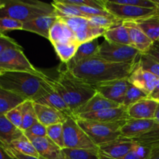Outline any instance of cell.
Listing matches in <instances>:
<instances>
[{
  "mask_svg": "<svg viewBox=\"0 0 159 159\" xmlns=\"http://www.w3.org/2000/svg\"><path fill=\"white\" fill-rule=\"evenodd\" d=\"M138 61L114 63L96 56L67 70L81 80L95 85L109 81L127 79L134 71Z\"/></svg>",
  "mask_w": 159,
  "mask_h": 159,
  "instance_id": "1",
  "label": "cell"
},
{
  "mask_svg": "<svg viewBox=\"0 0 159 159\" xmlns=\"http://www.w3.org/2000/svg\"><path fill=\"white\" fill-rule=\"evenodd\" d=\"M0 88L11 92L25 100L37 102L52 89L49 78L43 74L26 71L0 73Z\"/></svg>",
  "mask_w": 159,
  "mask_h": 159,
  "instance_id": "2",
  "label": "cell"
},
{
  "mask_svg": "<svg viewBox=\"0 0 159 159\" xmlns=\"http://www.w3.org/2000/svg\"><path fill=\"white\" fill-rule=\"evenodd\" d=\"M49 83L66 102L73 116L96 93L93 85L79 79L66 68L59 70L56 79L49 78Z\"/></svg>",
  "mask_w": 159,
  "mask_h": 159,
  "instance_id": "3",
  "label": "cell"
},
{
  "mask_svg": "<svg viewBox=\"0 0 159 159\" xmlns=\"http://www.w3.org/2000/svg\"><path fill=\"white\" fill-rule=\"evenodd\" d=\"M0 18L7 17L25 23L47 16H55L52 3L34 0H6L2 1Z\"/></svg>",
  "mask_w": 159,
  "mask_h": 159,
  "instance_id": "4",
  "label": "cell"
},
{
  "mask_svg": "<svg viewBox=\"0 0 159 159\" xmlns=\"http://www.w3.org/2000/svg\"><path fill=\"white\" fill-rule=\"evenodd\" d=\"M75 120L97 147L119 139L121 137L120 127L126 121L105 123L89 120Z\"/></svg>",
  "mask_w": 159,
  "mask_h": 159,
  "instance_id": "5",
  "label": "cell"
},
{
  "mask_svg": "<svg viewBox=\"0 0 159 159\" xmlns=\"http://www.w3.org/2000/svg\"><path fill=\"white\" fill-rule=\"evenodd\" d=\"M141 52L129 45L118 44L104 40L99 44L97 57L114 63H133L138 61Z\"/></svg>",
  "mask_w": 159,
  "mask_h": 159,
  "instance_id": "6",
  "label": "cell"
},
{
  "mask_svg": "<svg viewBox=\"0 0 159 159\" xmlns=\"http://www.w3.org/2000/svg\"><path fill=\"white\" fill-rule=\"evenodd\" d=\"M8 71H26L40 74L23 51V48H7L0 53V73Z\"/></svg>",
  "mask_w": 159,
  "mask_h": 159,
  "instance_id": "7",
  "label": "cell"
},
{
  "mask_svg": "<svg viewBox=\"0 0 159 159\" xmlns=\"http://www.w3.org/2000/svg\"><path fill=\"white\" fill-rule=\"evenodd\" d=\"M65 148L98 149L87 134L78 124L75 118L68 117L63 123Z\"/></svg>",
  "mask_w": 159,
  "mask_h": 159,
  "instance_id": "8",
  "label": "cell"
},
{
  "mask_svg": "<svg viewBox=\"0 0 159 159\" xmlns=\"http://www.w3.org/2000/svg\"><path fill=\"white\" fill-rule=\"evenodd\" d=\"M104 5L105 9L112 16L122 21H137L156 15L159 12L158 9H148L130 5L119 4L115 2L113 0H105Z\"/></svg>",
  "mask_w": 159,
  "mask_h": 159,
  "instance_id": "9",
  "label": "cell"
},
{
  "mask_svg": "<svg viewBox=\"0 0 159 159\" xmlns=\"http://www.w3.org/2000/svg\"><path fill=\"white\" fill-rule=\"evenodd\" d=\"M130 82L128 78L102 82L93 85L96 93L116 103L122 105Z\"/></svg>",
  "mask_w": 159,
  "mask_h": 159,
  "instance_id": "10",
  "label": "cell"
},
{
  "mask_svg": "<svg viewBox=\"0 0 159 159\" xmlns=\"http://www.w3.org/2000/svg\"><path fill=\"white\" fill-rule=\"evenodd\" d=\"M75 118L105 123L121 122L130 119L127 113V108L123 105H120L118 107L105 109L93 113H82L75 116Z\"/></svg>",
  "mask_w": 159,
  "mask_h": 159,
  "instance_id": "11",
  "label": "cell"
},
{
  "mask_svg": "<svg viewBox=\"0 0 159 159\" xmlns=\"http://www.w3.org/2000/svg\"><path fill=\"white\" fill-rule=\"evenodd\" d=\"M155 120H152L128 119L120 127L121 137L120 138L130 140L145 134L153 128Z\"/></svg>",
  "mask_w": 159,
  "mask_h": 159,
  "instance_id": "12",
  "label": "cell"
},
{
  "mask_svg": "<svg viewBox=\"0 0 159 159\" xmlns=\"http://www.w3.org/2000/svg\"><path fill=\"white\" fill-rule=\"evenodd\" d=\"M159 78L141 68L138 61L136 67L128 77V81L132 85L142 90L150 96L155 89Z\"/></svg>",
  "mask_w": 159,
  "mask_h": 159,
  "instance_id": "13",
  "label": "cell"
},
{
  "mask_svg": "<svg viewBox=\"0 0 159 159\" xmlns=\"http://www.w3.org/2000/svg\"><path fill=\"white\" fill-rule=\"evenodd\" d=\"M34 144L40 159H65L63 150L48 137L28 138Z\"/></svg>",
  "mask_w": 159,
  "mask_h": 159,
  "instance_id": "14",
  "label": "cell"
},
{
  "mask_svg": "<svg viewBox=\"0 0 159 159\" xmlns=\"http://www.w3.org/2000/svg\"><path fill=\"white\" fill-rule=\"evenodd\" d=\"M135 143L127 140L120 139L99 147V153L100 159H119L125 156L132 150Z\"/></svg>",
  "mask_w": 159,
  "mask_h": 159,
  "instance_id": "15",
  "label": "cell"
},
{
  "mask_svg": "<svg viewBox=\"0 0 159 159\" xmlns=\"http://www.w3.org/2000/svg\"><path fill=\"white\" fill-rule=\"evenodd\" d=\"M159 102L150 98L141 99L127 107L130 119L152 120L155 118Z\"/></svg>",
  "mask_w": 159,
  "mask_h": 159,
  "instance_id": "16",
  "label": "cell"
},
{
  "mask_svg": "<svg viewBox=\"0 0 159 159\" xmlns=\"http://www.w3.org/2000/svg\"><path fill=\"white\" fill-rule=\"evenodd\" d=\"M34 107L37 120L45 127L63 124L68 117L59 110L44 104L34 102Z\"/></svg>",
  "mask_w": 159,
  "mask_h": 159,
  "instance_id": "17",
  "label": "cell"
},
{
  "mask_svg": "<svg viewBox=\"0 0 159 159\" xmlns=\"http://www.w3.org/2000/svg\"><path fill=\"white\" fill-rule=\"evenodd\" d=\"M123 23L128 31L131 46L139 51L141 54H145L154 42L141 30L134 21H124Z\"/></svg>",
  "mask_w": 159,
  "mask_h": 159,
  "instance_id": "18",
  "label": "cell"
},
{
  "mask_svg": "<svg viewBox=\"0 0 159 159\" xmlns=\"http://www.w3.org/2000/svg\"><path fill=\"white\" fill-rule=\"evenodd\" d=\"M57 20H58V17L56 16L39 17V18L23 23L22 30L34 33L48 40L50 30Z\"/></svg>",
  "mask_w": 159,
  "mask_h": 159,
  "instance_id": "19",
  "label": "cell"
},
{
  "mask_svg": "<svg viewBox=\"0 0 159 159\" xmlns=\"http://www.w3.org/2000/svg\"><path fill=\"white\" fill-rule=\"evenodd\" d=\"M99 48V44L98 42V39H94L90 41L81 43L72 59L65 65H66L65 68L70 69L71 68L79 65V63L87 60V59L97 56Z\"/></svg>",
  "mask_w": 159,
  "mask_h": 159,
  "instance_id": "20",
  "label": "cell"
},
{
  "mask_svg": "<svg viewBox=\"0 0 159 159\" xmlns=\"http://www.w3.org/2000/svg\"><path fill=\"white\" fill-rule=\"evenodd\" d=\"M23 134V132L9 122L5 115L0 116V146L5 149L7 148L12 141Z\"/></svg>",
  "mask_w": 159,
  "mask_h": 159,
  "instance_id": "21",
  "label": "cell"
},
{
  "mask_svg": "<svg viewBox=\"0 0 159 159\" xmlns=\"http://www.w3.org/2000/svg\"><path fill=\"white\" fill-rule=\"evenodd\" d=\"M48 40H50L52 45L55 43L77 41L75 33L59 18L50 30Z\"/></svg>",
  "mask_w": 159,
  "mask_h": 159,
  "instance_id": "22",
  "label": "cell"
},
{
  "mask_svg": "<svg viewBox=\"0 0 159 159\" xmlns=\"http://www.w3.org/2000/svg\"><path fill=\"white\" fill-rule=\"evenodd\" d=\"M120 104L116 103L110 99H107L99 93H96L88 102L81 107L75 113V116L79 114L87 113H93V112L100 111L108 108H114V107H120Z\"/></svg>",
  "mask_w": 159,
  "mask_h": 159,
  "instance_id": "23",
  "label": "cell"
},
{
  "mask_svg": "<svg viewBox=\"0 0 159 159\" xmlns=\"http://www.w3.org/2000/svg\"><path fill=\"white\" fill-rule=\"evenodd\" d=\"M38 102V103L49 106V107H53V108L61 111L68 117H74L72 112L71 111L68 106L64 101V99L61 97L60 95L53 89V87L41 99H39L37 102Z\"/></svg>",
  "mask_w": 159,
  "mask_h": 159,
  "instance_id": "24",
  "label": "cell"
},
{
  "mask_svg": "<svg viewBox=\"0 0 159 159\" xmlns=\"http://www.w3.org/2000/svg\"><path fill=\"white\" fill-rule=\"evenodd\" d=\"M154 120H155V124L153 128L150 131H148L142 136L130 140H127V141H132V142H134L136 144H140V145L144 146V147L149 148L153 147V146L159 144V104Z\"/></svg>",
  "mask_w": 159,
  "mask_h": 159,
  "instance_id": "25",
  "label": "cell"
},
{
  "mask_svg": "<svg viewBox=\"0 0 159 159\" xmlns=\"http://www.w3.org/2000/svg\"><path fill=\"white\" fill-rule=\"evenodd\" d=\"M134 22L152 41H159V12Z\"/></svg>",
  "mask_w": 159,
  "mask_h": 159,
  "instance_id": "26",
  "label": "cell"
},
{
  "mask_svg": "<svg viewBox=\"0 0 159 159\" xmlns=\"http://www.w3.org/2000/svg\"><path fill=\"white\" fill-rule=\"evenodd\" d=\"M103 37L106 40L111 43L131 46L128 31L124 23L107 30Z\"/></svg>",
  "mask_w": 159,
  "mask_h": 159,
  "instance_id": "27",
  "label": "cell"
},
{
  "mask_svg": "<svg viewBox=\"0 0 159 159\" xmlns=\"http://www.w3.org/2000/svg\"><path fill=\"white\" fill-rule=\"evenodd\" d=\"M24 101L26 100L23 98L0 88V116L5 115Z\"/></svg>",
  "mask_w": 159,
  "mask_h": 159,
  "instance_id": "28",
  "label": "cell"
},
{
  "mask_svg": "<svg viewBox=\"0 0 159 159\" xmlns=\"http://www.w3.org/2000/svg\"><path fill=\"white\" fill-rule=\"evenodd\" d=\"M53 6L55 9V16L58 18L61 17H84L88 18L86 15L79 10L77 7L72 5L68 4L61 0H55L52 2Z\"/></svg>",
  "mask_w": 159,
  "mask_h": 159,
  "instance_id": "29",
  "label": "cell"
},
{
  "mask_svg": "<svg viewBox=\"0 0 159 159\" xmlns=\"http://www.w3.org/2000/svg\"><path fill=\"white\" fill-rule=\"evenodd\" d=\"M79 45L80 44L77 41H71L68 43H55L53 44V46L62 63L66 65L74 57Z\"/></svg>",
  "mask_w": 159,
  "mask_h": 159,
  "instance_id": "30",
  "label": "cell"
},
{
  "mask_svg": "<svg viewBox=\"0 0 159 159\" xmlns=\"http://www.w3.org/2000/svg\"><path fill=\"white\" fill-rule=\"evenodd\" d=\"M9 148L13 149L16 152L23 154V155L40 158V156H39L36 148H34V144L28 139L27 137L25 136L24 134L19 138L18 139L12 141V143Z\"/></svg>",
  "mask_w": 159,
  "mask_h": 159,
  "instance_id": "31",
  "label": "cell"
},
{
  "mask_svg": "<svg viewBox=\"0 0 159 159\" xmlns=\"http://www.w3.org/2000/svg\"><path fill=\"white\" fill-rule=\"evenodd\" d=\"M22 106H23V121H22L21 130L24 132L38 120L34 110V102L30 100H26L23 102Z\"/></svg>",
  "mask_w": 159,
  "mask_h": 159,
  "instance_id": "32",
  "label": "cell"
},
{
  "mask_svg": "<svg viewBox=\"0 0 159 159\" xmlns=\"http://www.w3.org/2000/svg\"><path fill=\"white\" fill-rule=\"evenodd\" d=\"M64 154L67 159H100L98 149H71L64 148Z\"/></svg>",
  "mask_w": 159,
  "mask_h": 159,
  "instance_id": "33",
  "label": "cell"
},
{
  "mask_svg": "<svg viewBox=\"0 0 159 159\" xmlns=\"http://www.w3.org/2000/svg\"><path fill=\"white\" fill-rule=\"evenodd\" d=\"M106 31H107V30L104 29V28L93 26L91 23L89 26L85 28L83 30L75 34L76 40L79 44H81V43H83L85 42L94 40V39H98L99 37L103 36Z\"/></svg>",
  "mask_w": 159,
  "mask_h": 159,
  "instance_id": "34",
  "label": "cell"
},
{
  "mask_svg": "<svg viewBox=\"0 0 159 159\" xmlns=\"http://www.w3.org/2000/svg\"><path fill=\"white\" fill-rule=\"evenodd\" d=\"M93 26L104 28L106 30L110 29L114 26L122 24L124 21L116 18L113 16H91L87 18Z\"/></svg>",
  "mask_w": 159,
  "mask_h": 159,
  "instance_id": "35",
  "label": "cell"
},
{
  "mask_svg": "<svg viewBox=\"0 0 159 159\" xmlns=\"http://www.w3.org/2000/svg\"><path fill=\"white\" fill-rule=\"evenodd\" d=\"M146 98H148V96L146 93H144L142 90L134 86V85H132L130 83V85H129L128 89H127V91L126 93L124 102H123L122 105L127 108L130 106L136 103L138 101L146 99Z\"/></svg>",
  "mask_w": 159,
  "mask_h": 159,
  "instance_id": "36",
  "label": "cell"
},
{
  "mask_svg": "<svg viewBox=\"0 0 159 159\" xmlns=\"http://www.w3.org/2000/svg\"><path fill=\"white\" fill-rule=\"evenodd\" d=\"M47 137L61 149L65 148L63 124H54L47 127Z\"/></svg>",
  "mask_w": 159,
  "mask_h": 159,
  "instance_id": "37",
  "label": "cell"
},
{
  "mask_svg": "<svg viewBox=\"0 0 159 159\" xmlns=\"http://www.w3.org/2000/svg\"><path fill=\"white\" fill-rule=\"evenodd\" d=\"M61 20L75 33L78 34L91 24L87 18L84 17H61Z\"/></svg>",
  "mask_w": 159,
  "mask_h": 159,
  "instance_id": "38",
  "label": "cell"
},
{
  "mask_svg": "<svg viewBox=\"0 0 159 159\" xmlns=\"http://www.w3.org/2000/svg\"><path fill=\"white\" fill-rule=\"evenodd\" d=\"M138 62L143 70L159 78V62L147 54H141L138 59Z\"/></svg>",
  "mask_w": 159,
  "mask_h": 159,
  "instance_id": "39",
  "label": "cell"
},
{
  "mask_svg": "<svg viewBox=\"0 0 159 159\" xmlns=\"http://www.w3.org/2000/svg\"><path fill=\"white\" fill-rule=\"evenodd\" d=\"M23 23L13 19L2 17L0 18V34L5 35V33L16 30H23Z\"/></svg>",
  "mask_w": 159,
  "mask_h": 159,
  "instance_id": "40",
  "label": "cell"
},
{
  "mask_svg": "<svg viewBox=\"0 0 159 159\" xmlns=\"http://www.w3.org/2000/svg\"><path fill=\"white\" fill-rule=\"evenodd\" d=\"M150 153V148L135 143L134 146L130 152L125 156L119 159H147Z\"/></svg>",
  "mask_w": 159,
  "mask_h": 159,
  "instance_id": "41",
  "label": "cell"
},
{
  "mask_svg": "<svg viewBox=\"0 0 159 159\" xmlns=\"http://www.w3.org/2000/svg\"><path fill=\"white\" fill-rule=\"evenodd\" d=\"M22 104L15 107L5 114V116L9 120V122L12 123L15 127L20 129V130H21L22 121H23V106H22Z\"/></svg>",
  "mask_w": 159,
  "mask_h": 159,
  "instance_id": "42",
  "label": "cell"
},
{
  "mask_svg": "<svg viewBox=\"0 0 159 159\" xmlns=\"http://www.w3.org/2000/svg\"><path fill=\"white\" fill-rule=\"evenodd\" d=\"M61 1L75 6H86V7L106 9L104 1H100V0H61Z\"/></svg>",
  "mask_w": 159,
  "mask_h": 159,
  "instance_id": "43",
  "label": "cell"
},
{
  "mask_svg": "<svg viewBox=\"0 0 159 159\" xmlns=\"http://www.w3.org/2000/svg\"><path fill=\"white\" fill-rule=\"evenodd\" d=\"M23 134L28 138L47 137V127H45L44 125H43V124H41L40 122L37 121L32 127L25 130Z\"/></svg>",
  "mask_w": 159,
  "mask_h": 159,
  "instance_id": "44",
  "label": "cell"
},
{
  "mask_svg": "<svg viewBox=\"0 0 159 159\" xmlns=\"http://www.w3.org/2000/svg\"><path fill=\"white\" fill-rule=\"evenodd\" d=\"M119 4L130 5L138 7L148 8V9H158L153 0H113Z\"/></svg>",
  "mask_w": 159,
  "mask_h": 159,
  "instance_id": "45",
  "label": "cell"
},
{
  "mask_svg": "<svg viewBox=\"0 0 159 159\" xmlns=\"http://www.w3.org/2000/svg\"><path fill=\"white\" fill-rule=\"evenodd\" d=\"M22 48L14 39L5 35H0V53L7 48Z\"/></svg>",
  "mask_w": 159,
  "mask_h": 159,
  "instance_id": "46",
  "label": "cell"
},
{
  "mask_svg": "<svg viewBox=\"0 0 159 159\" xmlns=\"http://www.w3.org/2000/svg\"><path fill=\"white\" fill-rule=\"evenodd\" d=\"M145 54H148L150 57H152V58L159 62V41L154 42L150 49Z\"/></svg>",
  "mask_w": 159,
  "mask_h": 159,
  "instance_id": "47",
  "label": "cell"
},
{
  "mask_svg": "<svg viewBox=\"0 0 159 159\" xmlns=\"http://www.w3.org/2000/svg\"><path fill=\"white\" fill-rule=\"evenodd\" d=\"M6 150L7 151V152L11 155V156H12L16 159H40L38 158H34V157L27 156V155H23V154L16 152V151H14L13 149L9 148H6Z\"/></svg>",
  "mask_w": 159,
  "mask_h": 159,
  "instance_id": "48",
  "label": "cell"
},
{
  "mask_svg": "<svg viewBox=\"0 0 159 159\" xmlns=\"http://www.w3.org/2000/svg\"><path fill=\"white\" fill-rule=\"evenodd\" d=\"M147 159H159V144L150 148V153Z\"/></svg>",
  "mask_w": 159,
  "mask_h": 159,
  "instance_id": "49",
  "label": "cell"
},
{
  "mask_svg": "<svg viewBox=\"0 0 159 159\" xmlns=\"http://www.w3.org/2000/svg\"><path fill=\"white\" fill-rule=\"evenodd\" d=\"M0 159H16V158H14L13 157L11 156L4 148L0 146Z\"/></svg>",
  "mask_w": 159,
  "mask_h": 159,
  "instance_id": "50",
  "label": "cell"
},
{
  "mask_svg": "<svg viewBox=\"0 0 159 159\" xmlns=\"http://www.w3.org/2000/svg\"><path fill=\"white\" fill-rule=\"evenodd\" d=\"M148 97L150 98V99H154V100L157 101V102H159V90L158 91L155 92V93H152Z\"/></svg>",
  "mask_w": 159,
  "mask_h": 159,
  "instance_id": "51",
  "label": "cell"
},
{
  "mask_svg": "<svg viewBox=\"0 0 159 159\" xmlns=\"http://www.w3.org/2000/svg\"><path fill=\"white\" fill-rule=\"evenodd\" d=\"M158 90H159V79H158V82H157L156 86H155V89H154V91L152 92V93H155V92L158 91Z\"/></svg>",
  "mask_w": 159,
  "mask_h": 159,
  "instance_id": "52",
  "label": "cell"
},
{
  "mask_svg": "<svg viewBox=\"0 0 159 159\" xmlns=\"http://www.w3.org/2000/svg\"><path fill=\"white\" fill-rule=\"evenodd\" d=\"M153 1H154V2L155 3V5H156L158 9H159V0H153Z\"/></svg>",
  "mask_w": 159,
  "mask_h": 159,
  "instance_id": "53",
  "label": "cell"
},
{
  "mask_svg": "<svg viewBox=\"0 0 159 159\" xmlns=\"http://www.w3.org/2000/svg\"><path fill=\"white\" fill-rule=\"evenodd\" d=\"M2 1H0V9H1L2 7Z\"/></svg>",
  "mask_w": 159,
  "mask_h": 159,
  "instance_id": "54",
  "label": "cell"
},
{
  "mask_svg": "<svg viewBox=\"0 0 159 159\" xmlns=\"http://www.w3.org/2000/svg\"><path fill=\"white\" fill-rule=\"evenodd\" d=\"M0 35H2V34H0Z\"/></svg>",
  "mask_w": 159,
  "mask_h": 159,
  "instance_id": "55",
  "label": "cell"
},
{
  "mask_svg": "<svg viewBox=\"0 0 159 159\" xmlns=\"http://www.w3.org/2000/svg\"><path fill=\"white\" fill-rule=\"evenodd\" d=\"M65 159H67V158H65Z\"/></svg>",
  "mask_w": 159,
  "mask_h": 159,
  "instance_id": "56",
  "label": "cell"
}]
</instances>
